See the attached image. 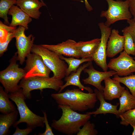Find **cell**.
Wrapping results in <instances>:
<instances>
[{"instance_id":"6da1fadb","label":"cell","mask_w":135,"mask_h":135,"mask_svg":"<svg viewBox=\"0 0 135 135\" xmlns=\"http://www.w3.org/2000/svg\"><path fill=\"white\" fill-rule=\"evenodd\" d=\"M51 96L58 105L68 106L74 111L81 112L93 108L97 100L94 92L86 93L79 88L68 89L63 92L52 94Z\"/></svg>"},{"instance_id":"7a4b0ae2","label":"cell","mask_w":135,"mask_h":135,"mask_svg":"<svg viewBox=\"0 0 135 135\" xmlns=\"http://www.w3.org/2000/svg\"><path fill=\"white\" fill-rule=\"evenodd\" d=\"M58 108L62 110V115L58 120H52L51 126L67 135L77 134L91 117L90 114L78 113L68 106L58 105Z\"/></svg>"},{"instance_id":"3957f363","label":"cell","mask_w":135,"mask_h":135,"mask_svg":"<svg viewBox=\"0 0 135 135\" xmlns=\"http://www.w3.org/2000/svg\"><path fill=\"white\" fill-rule=\"evenodd\" d=\"M10 99L15 103L20 116L19 120L13 126L15 128L22 123H25L27 126L34 129L38 127L44 126V118L34 114L28 108L25 100L26 98L22 88L14 92L8 94Z\"/></svg>"},{"instance_id":"277c9868","label":"cell","mask_w":135,"mask_h":135,"mask_svg":"<svg viewBox=\"0 0 135 135\" xmlns=\"http://www.w3.org/2000/svg\"><path fill=\"white\" fill-rule=\"evenodd\" d=\"M17 54L16 52L10 60L9 66L0 72V82L8 94L19 90L18 83L24 78L25 73L24 68H20L16 63Z\"/></svg>"},{"instance_id":"5b68a950","label":"cell","mask_w":135,"mask_h":135,"mask_svg":"<svg viewBox=\"0 0 135 135\" xmlns=\"http://www.w3.org/2000/svg\"><path fill=\"white\" fill-rule=\"evenodd\" d=\"M31 52L41 57L45 64L53 72L54 78L62 80L66 76L68 66L65 61L55 52L44 47L42 44H33Z\"/></svg>"},{"instance_id":"8992f818","label":"cell","mask_w":135,"mask_h":135,"mask_svg":"<svg viewBox=\"0 0 135 135\" xmlns=\"http://www.w3.org/2000/svg\"><path fill=\"white\" fill-rule=\"evenodd\" d=\"M64 84L61 80L56 78L53 76L48 78L34 76L23 78L19 84L26 98L30 99L32 98L30 92L32 90H39L42 92L44 89L50 88L57 91Z\"/></svg>"},{"instance_id":"52a82bcc","label":"cell","mask_w":135,"mask_h":135,"mask_svg":"<svg viewBox=\"0 0 135 135\" xmlns=\"http://www.w3.org/2000/svg\"><path fill=\"white\" fill-rule=\"evenodd\" d=\"M108 5L107 10L102 11L100 17L105 18V24L109 27L120 20H128L132 18L130 11L129 0H105Z\"/></svg>"},{"instance_id":"ba28073f","label":"cell","mask_w":135,"mask_h":135,"mask_svg":"<svg viewBox=\"0 0 135 135\" xmlns=\"http://www.w3.org/2000/svg\"><path fill=\"white\" fill-rule=\"evenodd\" d=\"M26 65L24 68V78L32 77L48 78L51 71L45 64L41 57L34 53L27 56Z\"/></svg>"},{"instance_id":"9c48e42d","label":"cell","mask_w":135,"mask_h":135,"mask_svg":"<svg viewBox=\"0 0 135 135\" xmlns=\"http://www.w3.org/2000/svg\"><path fill=\"white\" fill-rule=\"evenodd\" d=\"M26 29L19 26L14 32L16 38V46L17 49V60L22 64L25 61L27 55L31 53L35 37L31 34L26 36L25 34Z\"/></svg>"},{"instance_id":"30bf717a","label":"cell","mask_w":135,"mask_h":135,"mask_svg":"<svg viewBox=\"0 0 135 135\" xmlns=\"http://www.w3.org/2000/svg\"><path fill=\"white\" fill-rule=\"evenodd\" d=\"M108 66L116 72L119 76H126L135 72V60L124 51L117 57L111 59Z\"/></svg>"},{"instance_id":"8fae6325","label":"cell","mask_w":135,"mask_h":135,"mask_svg":"<svg viewBox=\"0 0 135 135\" xmlns=\"http://www.w3.org/2000/svg\"><path fill=\"white\" fill-rule=\"evenodd\" d=\"M101 33L100 41L98 49L92 58L96 64L104 71L108 69L106 62V49L108 42L111 32L112 28L102 22L98 23Z\"/></svg>"},{"instance_id":"7c38bea8","label":"cell","mask_w":135,"mask_h":135,"mask_svg":"<svg viewBox=\"0 0 135 135\" xmlns=\"http://www.w3.org/2000/svg\"><path fill=\"white\" fill-rule=\"evenodd\" d=\"M88 68H85L83 70L87 73L88 76L82 80L84 84H90L96 88L100 91L103 92L104 86L101 84V82L106 79L117 74L114 70L101 72L96 70L92 64Z\"/></svg>"},{"instance_id":"4fadbf2b","label":"cell","mask_w":135,"mask_h":135,"mask_svg":"<svg viewBox=\"0 0 135 135\" xmlns=\"http://www.w3.org/2000/svg\"><path fill=\"white\" fill-rule=\"evenodd\" d=\"M76 42L74 40L68 39L56 45H42L59 56L63 55L78 59L80 57L76 48Z\"/></svg>"},{"instance_id":"5bb4252c","label":"cell","mask_w":135,"mask_h":135,"mask_svg":"<svg viewBox=\"0 0 135 135\" xmlns=\"http://www.w3.org/2000/svg\"><path fill=\"white\" fill-rule=\"evenodd\" d=\"M119 33L117 30H112L107 46L106 54L108 58H113L124 49V36L120 35Z\"/></svg>"},{"instance_id":"9a60e30c","label":"cell","mask_w":135,"mask_h":135,"mask_svg":"<svg viewBox=\"0 0 135 135\" xmlns=\"http://www.w3.org/2000/svg\"><path fill=\"white\" fill-rule=\"evenodd\" d=\"M92 64V62H88L86 64H84L80 66L76 72H73L69 76H66L64 80L66 83L61 87L58 93L61 92L66 87L70 85L78 86L80 89L81 90H85L88 92L93 93L92 89L89 87L84 86L82 84L80 80V75L82 71Z\"/></svg>"},{"instance_id":"2e32d148","label":"cell","mask_w":135,"mask_h":135,"mask_svg":"<svg viewBox=\"0 0 135 135\" xmlns=\"http://www.w3.org/2000/svg\"><path fill=\"white\" fill-rule=\"evenodd\" d=\"M105 86L103 92L105 100H111L118 98L125 89L120 84V82L110 77L104 80Z\"/></svg>"},{"instance_id":"e0dca14e","label":"cell","mask_w":135,"mask_h":135,"mask_svg":"<svg viewBox=\"0 0 135 135\" xmlns=\"http://www.w3.org/2000/svg\"><path fill=\"white\" fill-rule=\"evenodd\" d=\"M100 38H96L87 41L77 42L76 47L80 57L82 58H92L100 41Z\"/></svg>"},{"instance_id":"ac0fdd59","label":"cell","mask_w":135,"mask_h":135,"mask_svg":"<svg viewBox=\"0 0 135 135\" xmlns=\"http://www.w3.org/2000/svg\"><path fill=\"white\" fill-rule=\"evenodd\" d=\"M16 4L30 17L38 19L41 12L40 8L43 4L40 0H16Z\"/></svg>"},{"instance_id":"d6986e66","label":"cell","mask_w":135,"mask_h":135,"mask_svg":"<svg viewBox=\"0 0 135 135\" xmlns=\"http://www.w3.org/2000/svg\"><path fill=\"white\" fill-rule=\"evenodd\" d=\"M8 14L12 17L10 26L13 27L21 26L26 30L28 29V24L32 22V18L18 6L13 5L9 10Z\"/></svg>"},{"instance_id":"ffe728a7","label":"cell","mask_w":135,"mask_h":135,"mask_svg":"<svg viewBox=\"0 0 135 135\" xmlns=\"http://www.w3.org/2000/svg\"><path fill=\"white\" fill-rule=\"evenodd\" d=\"M94 92L96 94L97 100L100 102V106L95 111L87 112L86 113L90 115L94 114V116L99 114L110 113L115 115L118 118H119L117 110L119 104L118 103L116 105H113L106 102L103 92L96 88L94 90Z\"/></svg>"},{"instance_id":"44dd1931","label":"cell","mask_w":135,"mask_h":135,"mask_svg":"<svg viewBox=\"0 0 135 135\" xmlns=\"http://www.w3.org/2000/svg\"><path fill=\"white\" fill-rule=\"evenodd\" d=\"M18 113L16 110L10 113L0 114V135H6L9 133L10 128L16 121Z\"/></svg>"},{"instance_id":"7402d4cb","label":"cell","mask_w":135,"mask_h":135,"mask_svg":"<svg viewBox=\"0 0 135 135\" xmlns=\"http://www.w3.org/2000/svg\"><path fill=\"white\" fill-rule=\"evenodd\" d=\"M120 107L118 110L119 116L125 112L135 108V97L125 89L119 98Z\"/></svg>"},{"instance_id":"603a6c76","label":"cell","mask_w":135,"mask_h":135,"mask_svg":"<svg viewBox=\"0 0 135 135\" xmlns=\"http://www.w3.org/2000/svg\"><path fill=\"white\" fill-rule=\"evenodd\" d=\"M60 58L64 60L68 65V67L66 70V76H69L71 73L76 72L82 63L86 62H92L93 60L92 58H82L81 59L75 58L74 57H70L66 58L62 55L59 56Z\"/></svg>"},{"instance_id":"cb8c5ba5","label":"cell","mask_w":135,"mask_h":135,"mask_svg":"<svg viewBox=\"0 0 135 135\" xmlns=\"http://www.w3.org/2000/svg\"><path fill=\"white\" fill-rule=\"evenodd\" d=\"M8 94L0 86V112L2 114L10 113L16 110L15 106L9 100Z\"/></svg>"},{"instance_id":"d4e9b609","label":"cell","mask_w":135,"mask_h":135,"mask_svg":"<svg viewBox=\"0 0 135 135\" xmlns=\"http://www.w3.org/2000/svg\"><path fill=\"white\" fill-rule=\"evenodd\" d=\"M16 0H0V17L4 20V23L10 24L8 14L10 8L16 4Z\"/></svg>"},{"instance_id":"484cf974","label":"cell","mask_w":135,"mask_h":135,"mask_svg":"<svg viewBox=\"0 0 135 135\" xmlns=\"http://www.w3.org/2000/svg\"><path fill=\"white\" fill-rule=\"evenodd\" d=\"M112 79L125 85L129 89L131 94L135 97V75L120 77L116 74Z\"/></svg>"},{"instance_id":"4316f807","label":"cell","mask_w":135,"mask_h":135,"mask_svg":"<svg viewBox=\"0 0 135 135\" xmlns=\"http://www.w3.org/2000/svg\"><path fill=\"white\" fill-rule=\"evenodd\" d=\"M122 32L124 38V51L129 55L135 56V44L132 37L128 32Z\"/></svg>"},{"instance_id":"83f0119b","label":"cell","mask_w":135,"mask_h":135,"mask_svg":"<svg viewBox=\"0 0 135 135\" xmlns=\"http://www.w3.org/2000/svg\"><path fill=\"white\" fill-rule=\"evenodd\" d=\"M121 119V124L126 126L129 124L135 126V108L128 110L119 116Z\"/></svg>"},{"instance_id":"f1b7e54d","label":"cell","mask_w":135,"mask_h":135,"mask_svg":"<svg viewBox=\"0 0 135 135\" xmlns=\"http://www.w3.org/2000/svg\"><path fill=\"white\" fill-rule=\"evenodd\" d=\"M94 123L88 121L77 133V135H96L98 134V131L94 128Z\"/></svg>"},{"instance_id":"f546056e","label":"cell","mask_w":135,"mask_h":135,"mask_svg":"<svg viewBox=\"0 0 135 135\" xmlns=\"http://www.w3.org/2000/svg\"><path fill=\"white\" fill-rule=\"evenodd\" d=\"M128 26H126L122 30V32H126L129 33L132 37L135 44V19L132 18L127 20Z\"/></svg>"},{"instance_id":"4dcf8cb0","label":"cell","mask_w":135,"mask_h":135,"mask_svg":"<svg viewBox=\"0 0 135 135\" xmlns=\"http://www.w3.org/2000/svg\"><path fill=\"white\" fill-rule=\"evenodd\" d=\"M14 32H8L6 41L4 42H0V56H2L7 50L8 44L12 39L14 38Z\"/></svg>"},{"instance_id":"1f68e13d","label":"cell","mask_w":135,"mask_h":135,"mask_svg":"<svg viewBox=\"0 0 135 135\" xmlns=\"http://www.w3.org/2000/svg\"><path fill=\"white\" fill-rule=\"evenodd\" d=\"M42 112L44 118V124L46 126L45 131L42 133H39L38 135H54L51 127L49 125L48 121L46 112L45 111H43Z\"/></svg>"},{"instance_id":"d6a6232c","label":"cell","mask_w":135,"mask_h":135,"mask_svg":"<svg viewBox=\"0 0 135 135\" xmlns=\"http://www.w3.org/2000/svg\"><path fill=\"white\" fill-rule=\"evenodd\" d=\"M16 128V130L12 134L13 135H27L31 132L33 130L32 128L28 127L25 129H20L18 126Z\"/></svg>"},{"instance_id":"836d02e7","label":"cell","mask_w":135,"mask_h":135,"mask_svg":"<svg viewBox=\"0 0 135 135\" xmlns=\"http://www.w3.org/2000/svg\"><path fill=\"white\" fill-rule=\"evenodd\" d=\"M8 32L5 29L0 28V42H3L6 41Z\"/></svg>"},{"instance_id":"e575fe53","label":"cell","mask_w":135,"mask_h":135,"mask_svg":"<svg viewBox=\"0 0 135 135\" xmlns=\"http://www.w3.org/2000/svg\"><path fill=\"white\" fill-rule=\"evenodd\" d=\"M129 10L133 18L135 19V0H129Z\"/></svg>"},{"instance_id":"d590c367","label":"cell","mask_w":135,"mask_h":135,"mask_svg":"<svg viewBox=\"0 0 135 135\" xmlns=\"http://www.w3.org/2000/svg\"><path fill=\"white\" fill-rule=\"evenodd\" d=\"M85 7L88 11H90L92 10V7L90 6L87 0H84Z\"/></svg>"},{"instance_id":"8d00e7d4","label":"cell","mask_w":135,"mask_h":135,"mask_svg":"<svg viewBox=\"0 0 135 135\" xmlns=\"http://www.w3.org/2000/svg\"><path fill=\"white\" fill-rule=\"evenodd\" d=\"M131 126L133 128L134 130L132 133V135H135V126L130 124Z\"/></svg>"},{"instance_id":"74e56055","label":"cell","mask_w":135,"mask_h":135,"mask_svg":"<svg viewBox=\"0 0 135 135\" xmlns=\"http://www.w3.org/2000/svg\"><path fill=\"white\" fill-rule=\"evenodd\" d=\"M42 2V3L43 4L44 6H46V5L45 4L43 0H40Z\"/></svg>"},{"instance_id":"f35d334b","label":"cell","mask_w":135,"mask_h":135,"mask_svg":"<svg viewBox=\"0 0 135 135\" xmlns=\"http://www.w3.org/2000/svg\"><path fill=\"white\" fill-rule=\"evenodd\" d=\"M134 60H135V57H134Z\"/></svg>"}]
</instances>
